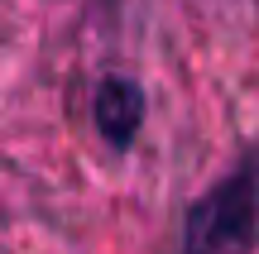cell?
Returning a JSON list of instances; mask_svg holds the SVG:
<instances>
[{
  "label": "cell",
  "mask_w": 259,
  "mask_h": 254,
  "mask_svg": "<svg viewBox=\"0 0 259 254\" xmlns=\"http://www.w3.org/2000/svg\"><path fill=\"white\" fill-rule=\"evenodd\" d=\"M259 245V154L240 159L187 207L183 254H254Z\"/></svg>",
  "instance_id": "1"
},
{
  "label": "cell",
  "mask_w": 259,
  "mask_h": 254,
  "mask_svg": "<svg viewBox=\"0 0 259 254\" xmlns=\"http://www.w3.org/2000/svg\"><path fill=\"white\" fill-rule=\"evenodd\" d=\"M92 115H96V130H101V139L111 149H130L139 139V125H144V91H139V82H130V77L96 82Z\"/></svg>",
  "instance_id": "2"
}]
</instances>
